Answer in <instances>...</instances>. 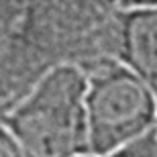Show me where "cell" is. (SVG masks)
I'll list each match as a JSON object with an SVG mask.
<instances>
[{"instance_id":"cell-1","label":"cell","mask_w":157,"mask_h":157,"mask_svg":"<svg viewBox=\"0 0 157 157\" xmlns=\"http://www.w3.org/2000/svg\"><path fill=\"white\" fill-rule=\"evenodd\" d=\"M86 74L57 63L0 114L25 157H78L90 153L86 127Z\"/></svg>"},{"instance_id":"cell-2","label":"cell","mask_w":157,"mask_h":157,"mask_svg":"<svg viewBox=\"0 0 157 157\" xmlns=\"http://www.w3.org/2000/svg\"><path fill=\"white\" fill-rule=\"evenodd\" d=\"M86 74L88 149L104 157L157 128L153 92L114 57H96L80 65Z\"/></svg>"},{"instance_id":"cell-3","label":"cell","mask_w":157,"mask_h":157,"mask_svg":"<svg viewBox=\"0 0 157 157\" xmlns=\"http://www.w3.org/2000/svg\"><path fill=\"white\" fill-rule=\"evenodd\" d=\"M108 55L128 67L157 100V4L117 8Z\"/></svg>"},{"instance_id":"cell-4","label":"cell","mask_w":157,"mask_h":157,"mask_svg":"<svg viewBox=\"0 0 157 157\" xmlns=\"http://www.w3.org/2000/svg\"><path fill=\"white\" fill-rule=\"evenodd\" d=\"M33 0H0V35H10L23 25Z\"/></svg>"},{"instance_id":"cell-5","label":"cell","mask_w":157,"mask_h":157,"mask_svg":"<svg viewBox=\"0 0 157 157\" xmlns=\"http://www.w3.org/2000/svg\"><path fill=\"white\" fill-rule=\"evenodd\" d=\"M104 157H157V128Z\"/></svg>"},{"instance_id":"cell-6","label":"cell","mask_w":157,"mask_h":157,"mask_svg":"<svg viewBox=\"0 0 157 157\" xmlns=\"http://www.w3.org/2000/svg\"><path fill=\"white\" fill-rule=\"evenodd\" d=\"M0 157H25L12 133L0 122Z\"/></svg>"},{"instance_id":"cell-7","label":"cell","mask_w":157,"mask_h":157,"mask_svg":"<svg viewBox=\"0 0 157 157\" xmlns=\"http://www.w3.org/2000/svg\"><path fill=\"white\" fill-rule=\"evenodd\" d=\"M118 8H133V6H153L157 0H114Z\"/></svg>"},{"instance_id":"cell-8","label":"cell","mask_w":157,"mask_h":157,"mask_svg":"<svg viewBox=\"0 0 157 157\" xmlns=\"http://www.w3.org/2000/svg\"><path fill=\"white\" fill-rule=\"evenodd\" d=\"M78 157H96V155H92V153H84V155H78Z\"/></svg>"}]
</instances>
